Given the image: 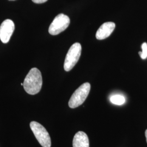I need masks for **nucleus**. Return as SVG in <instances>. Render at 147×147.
Instances as JSON below:
<instances>
[{
    "instance_id": "423d86ee",
    "label": "nucleus",
    "mask_w": 147,
    "mask_h": 147,
    "mask_svg": "<svg viewBox=\"0 0 147 147\" xmlns=\"http://www.w3.org/2000/svg\"><path fill=\"white\" fill-rule=\"evenodd\" d=\"M15 29L14 22L10 19H6L0 26V39L3 43L9 42Z\"/></svg>"
},
{
    "instance_id": "9b49d317",
    "label": "nucleus",
    "mask_w": 147,
    "mask_h": 147,
    "mask_svg": "<svg viewBox=\"0 0 147 147\" xmlns=\"http://www.w3.org/2000/svg\"><path fill=\"white\" fill-rule=\"evenodd\" d=\"M34 3L37 4H41L46 2L48 0H32Z\"/></svg>"
},
{
    "instance_id": "7ed1b4c3",
    "label": "nucleus",
    "mask_w": 147,
    "mask_h": 147,
    "mask_svg": "<svg viewBox=\"0 0 147 147\" xmlns=\"http://www.w3.org/2000/svg\"><path fill=\"white\" fill-rule=\"evenodd\" d=\"M82 47L79 42H75L70 47L65 58L64 69L65 71H69L79 61L81 54Z\"/></svg>"
},
{
    "instance_id": "39448f33",
    "label": "nucleus",
    "mask_w": 147,
    "mask_h": 147,
    "mask_svg": "<svg viewBox=\"0 0 147 147\" xmlns=\"http://www.w3.org/2000/svg\"><path fill=\"white\" fill-rule=\"evenodd\" d=\"M70 22L68 16L64 14H59L53 19L49 28V32L53 36H56L65 31Z\"/></svg>"
},
{
    "instance_id": "9d476101",
    "label": "nucleus",
    "mask_w": 147,
    "mask_h": 147,
    "mask_svg": "<svg viewBox=\"0 0 147 147\" xmlns=\"http://www.w3.org/2000/svg\"><path fill=\"white\" fill-rule=\"evenodd\" d=\"M142 52H139L138 53L143 59H145L147 58V43L143 42L142 45Z\"/></svg>"
},
{
    "instance_id": "f03ea898",
    "label": "nucleus",
    "mask_w": 147,
    "mask_h": 147,
    "mask_svg": "<svg viewBox=\"0 0 147 147\" xmlns=\"http://www.w3.org/2000/svg\"><path fill=\"white\" fill-rule=\"evenodd\" d=\"M90 89V84L86 82L80 86L74 93L69 101V106L75 109L82 105L87 98Z\"/></svg>"
},
{
    "instance_id": "f257e3e1",
    "label": "nucleus",
    "mask_w": 147,
    "mask_h": 147,
    "mask_svg": "<svg viewBox=\"0 0 147 147\" xmlns=\"http://www.w3.org/2000/svg\"><path fill=\"white\" fill-rule=\"evenodd\" d=\"M23 86L25 90L29 94L35 95L42 89V76L41 72L36 68L31 69L24 80Z\"/></svg>"
},
{
    "instance_id": "f8f14e48",
    "label": "nucleus",
    "mask_w": 147,
    "mask_h": 147,
    "mask_svg": "<svg viewBox=\"0 0 147 147\" xmlns=\"http://www.w3.org/2000/svg\"><path fill=\"white\" fill-rule=\"evenodd\" d=\"M145 136H146V141H147V129L146 130V132H145Z\"/></svg>"
},
{
    "instance_id": "6e6552de",
    "label": "nucleus",
    "mask_w": 147,
    "mask_h": 147,
    "mask_svg": "<svg viewBox=\"0 0 147 147\" xmlns=\"http://www.w3.org/2000/svg\"><path fill=\"white\" fill-rule=\"evenodd\" d=\"M73 147H89V139L87 134L83 131L77 132L74 137Z\"/></svg>"
},
{
    "instance_id": "0eeeda50",
    "label": "nucleus",
    "mask_w": 147,
    "mask_h": 147,
    "mask_svg": "<svg viewBox=\"0 0 147 147\" xmlns=\"http://www.w3.org/2000/svg\"><path fill=\"white\" fill-rule=\"evenodd\" d=\"M116 25L112 22H107L99 27L96 33V38L98 40H103L109 37L114 31Z\"/></svg>"
},
{
    "instance_id": "20e7f679",
    "label": "nucleus",
    "mask_w": 147,
    "mask_h": 147,
    "mask_svg": "<svg viewBox=\"0 0 147 147\" xmlns=\"http://www.w3.org/2000/svg\"><path fill=\"white\" fill-rule=\"evenodd\" d=\"M30 127L37 141L42 147H51V141L46 129L37 121H32Z\"/></svg>"
},
{
    "instance_id": "1a4fd4ad",
    "label": "nucleus",
    "mask_w": 147,
    "mask_h": 147,
    "mask_svg": "<svg viewBox=\"0 0 147 147\" xmlns=\"http://www.w3.org/2000/svg\"><path fill=\"white\" fill-rule=\"evenodd\" d=\"M110 100L112 104L117 105H123L125 102L124 96L119 94L112 95L110 98Z\"/></svg>"
},
{
    "instance_id": "ddd939ff",
    "label": "nucleus",
    "mask_w": 147,
    "mask_h": 147,
    "mask_svg": "<svg viewBox=\"0 0 147 147\" xmlns=\"http://www.w3.org/2000/svg\"><path fill=\"white\" fill-rule=\"evenodd\" d=\"M9 1H15V0H9Z\"/></svg>"
}]
</instances>
